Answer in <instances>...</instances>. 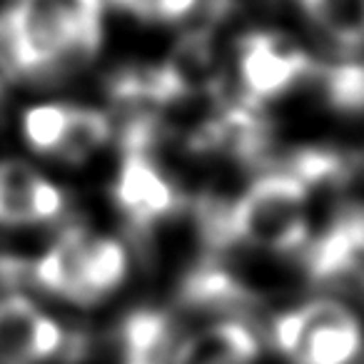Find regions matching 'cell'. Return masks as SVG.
I'll return each instance as SVG.
<instances>
[{"label": "cell", "instance_id": "1", "mask_svg": "<svg viewBox=\"0 0 364 364\" xmlns=\"http://www.w3.org/2000/svg\"><path fill=\"white\" fill-rule=\"evenodd\" d=\"M307 188L292 170L267 172L223 218V235L269 252H294L309 235Z\"/></svg>", "mask_w": 364, "mask_h": 364}, {"label": "cell", "instance_id": "2", "mask_svg": "<svg viewBox=\"0 0 364 364\" xmlns=\"http://www.w3.org/2000/svg\"><path fill=\"white\" fill-rule=\"evenodd\" d=\"M77 50L68 0H16L0 16V68L6 75H41Z\"/></svg>", "mask_w": 364, "mask_h": 364}, {"label": "cell", "instance_id": "3", "mask_svg": "<svg viewBox=\"0 0 364 364\" xmlns=\"http://www.w3.org/2000/svg\"><path fill=\"white\" fill-rule=\"evenodd\" d=\"M272 337L292 364H352L364 344L357 314L334 299H314L282 314Z\"/></svg>", "mask_w": 364, "mask_h": 364}, {"label": "cell", "instance_id": "4", "mask_svg": "<svg viewBox=\"0 0 364 364\" xmlns=\"http://www.w3.org/2000/svg\"><path fill=\"white\" fill-rule=\"evenodd\" d=\"M309 68L307 53L274 33H250L240 43V80L255 102L282 95Z\"/></svg>", "mask_w": 364, "mask_h": 364}, {"label": "cell", "instance_id": "5", "mask_svg": "<svg viewBox=\"0 0 364 364\" xmlns=\"http://www.w3.org/2000/svg\"><path fill=\"white\" fill-rule=\"evenodd\" d=\"M63 327L23 294L0 299V364H33L63 347Z\"/></svg>", "mask_w": 364, "mask_h": 364}, {"label": "cell", "instance_id": "6", "mask_svg": "<svg viewBox=\"0 0 364 364\" xmlns=\"http://www.w3.org/2000/svg\"><path fill=\"white\" fill-rule=\"evenodd\" d=\"M65 208V195L36 167L23 160L0 162V225L23 228L55 220Z\"/></svg>", "mask_w": 364, "mask_h": 364}, {"label": "cell", "instance_id": "7", "mask_svg": "<svg viewBox=\"0 0 364 364\" xmlns=\"http://www.w3.org/2000/svg\"><path fill=\"white\" fill-rule=\"evenodd\" d=\"M115 200L135 228H150L152 223L170 215L177 205L175 188L147 157L142 145H127L117 175Z\"/></svg>", "mask_w": 364, "mask_h": 364}, {"label": "cell", "instance_id": "8", "mask_svg": "<svg viewBox=\"0 0 364 364\" xmlns=\"http://www.w3.org/2000/svg\"><path fill=\"white\" fill-rule=\"evenodd\" d=\"M255 334L240 322H220L180 344L172 364H255Z\"/></svg>", "mask_w": 364, "mask_h": 364}, {"label": "cell", "instance_id": "9", "mask_svg": "<svg viewBox=\"0 0 364 364\" xmlns=\"http://www.w3.org/2000/svg\"><path fill=\"white\" fill-rule=\"evenodd\" d=\"M364 259V208L347 210L309 252V272L329 279L352 272Z\"/></svg>", "mask_w": 364, "mask_h": 364}, {"label": "cell", "instance_id": "10", "mask_svg": "<svg viewBox=\"0 0 364 364\" xmlns=\"http://www.w3.org/2000/svg\"><path fill=\"white\" fill-rule=\"evenodd\" d=\"M267 125L257 112L247 107H228L210 120L195 137V145L205 150H225L240 160H257L267 145Z\"/></svg>", "mask_w": 364, "mask_h": 364}, {"label": "cell", "instance_id": "11", "mask_svg": "<svg viewBox=\"0 0 364 364\" xmlns=\"http://www.w3.org/2000/svg\"><path fill=\"white\" fill-rule=\"evenodd\" d=\"M127 274V252L112 237H90L82 245L75 302L92 304L107 297Z\"/></svg>", "mask_w": 364, "mask_h": 364}, {"label": "cell", "instance_id": "12", "mask_svg": "<svg viewBox=\"0 0 364 364\" xmlns=\"http://www.w3.org/2000/svg\"><path fill=\"white\" fill-rule=\"evenodd\" d=\"M122 349L125 364H172L177 347L170 319L152 309L130 314L122 327Z\"/></svg>", "mask_w": 364, "mask_h": 364}, {"label": "cell", "instance_id": "13", "mask_svg": "<svg viewBox=\"0 0 364 364\" xmlns=\"http://www.w3.org/2000/svg\"><path fill=\"white\" fill-rule=\"evenodd\" d=\"M304 11L342 48L364 46V0H307Z\"/></svg>", "mask_w": 364, "mask_h": 364}, {"label": "cell", "instance_id": "14", "mask_svg": "<svg viewBox=\"0 0 364 364\" xmlns=\"http://www.w3.org/2000/svg\"><path fill=\"white\" fill-rule=\"evenodd\" d=\"M110 120L92 107H70L68 125L55 155L68 162H82L110 137Z\"/></svg>", "mask_w": 364, "mask_h": 364}, {"label": "cell", "instance_id": "15", "mask_svg": "<svg viewBox=\"0 0 364 364\" xmlns=\"http://www.w3.org/2000/svg\"><path fill=\"white\" fill-rule=\"evenodd\" d=\"M68 115H70V105H60V102H43V105L28 107L23 115V135L28 145L43 155H55L65 132Z\"/></svg>", "mask_w": 364, "mask_h": 364}, {"label": "cell", "instance_id": "16", "mask_svg": "<svg viewBox=\"0 0 364 364\" xmlns=\"http://www.w3.org/2000/svg\"><path fill=\"white\" fill-rule=\"evenodd\" d=\"M324 92L339 112H364V63H342L324 73Z\"/></svg>", "mask_w": 364, "mask_h": 364}, {"label": "cell", "instance_id": "17", "mask_svg": "<svg viewBox=\"0 0 364 364\" xmlns=\"http://www.w3.org/2000/svg\"><path fill=\"white\" fill-rule=\"evenodd\" d=\"M240 287L220 269H203L198 272L185 287V297L195 304H215V302H232L240 297Z\"/></svg>", "mask_w": 364, "mask_h": 364}, {"label": "cell", "instance_id": "18", "mask_svg": "<svg viewBox=\"0 0 364 364\" xmlns=\"http://www.w3.org/2000/svg\"><path fill=\"white\" fill-rule=\"evenodd\" d=\"M200 0H140L137 13L152 16L157 21H180L198 8Z\"/></svg>", "mask_w": 364, "mask_h": 364}, {"label": "cell", "instance_id": "19", "mask_svg": "<svg viewBox=\"0 0 364 364\" xmlns=\"http://www.w3.org/2000/svg\"><path fill=\"white\" fill-rule=\"evenodd\" d=\"M110 3H117V6H125V8H132V11H137V6H140V0H110Z\"/></svg>", "mask_w": 364, "mask_h": 364}, {"label": "cell", "instance_id": "20", "mask_svg": "<svg viewBox=\"0 0 364 364\" xmlns=\"http://www.w3.org/2000/svg\"><path fill=\"white\" fill-rule=\"evenodd\" d=\"M299 3H302V6H307V0H299Z\"/></svg>", "mask_w": 364, "mask_h": 364}]
</instances>
